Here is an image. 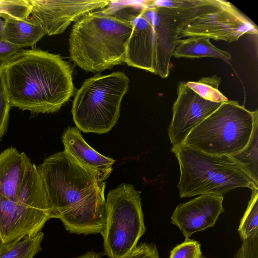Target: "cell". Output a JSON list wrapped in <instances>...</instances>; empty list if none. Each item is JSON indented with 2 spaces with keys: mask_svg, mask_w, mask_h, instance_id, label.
Here are the masks:
<instances>
[{
  "mask_svg": "<svg viewBox=\"0 0 258 258\" xmlns=\"http://www.w3.org/2000/svg\"><path fill=\"white\" fill-rule=\"evenodd\" d=\"M54 218L76 234H102L106 224V182L60 151L37 166Z\"/></svg>",
  "mask_w": 258,
  "mask_h": 258,
  "instance_id": "obj_1",
  "label": "cell"
},
{
  "mask_svg": "<svg viewBox=\"0 0 258 258\" xmlns=\"http://www.w3.org/2000/svg\"><path fill=\"white\" fill-rule=\"evenodd\" d=\"M72 72L59 54L22 48L0 66V83L11 106L54 113L74 94Z\"/></svg>",
  "mask_w": 258,
  "mask_h": 258,
  "instance_id": "obj_2",
  "label": "cell"
},
{
  "mask_svg": "<svg viewBox=\"0 0 258 258\" xmlns=\"http://www.w3.org/2000/svg\"><path fill=\"white\" fill-rule=\"evenodd\" d=\"M143 1H110L73 25L69 38L71 60L87 72H100L125 62L133 22Z\"/></svg>",
  "mask_w": 258,
  "mask_h": 258,
  "instance_id": "obj_3",
  "label": "cell"
},
{
  "mask_svg": "<svg viewBox=\"0 0 258 258\" xmlns=\"http://www.w3.org/2000/svg\"><path fill=\"white\" fill-rule=\"evenodd\" d=\"M171 152L179 163L177 186L181 198L224 196L238 187L258 190V185L229 156L207 154L183 144L172 147Z\"/></svg>",
  "mask_w": 258,
  "mask_h": 258,
  "instance_id": "obj_4",
  "label": "cell"
},
{
  "mask_svg": "<svg viewBox=\"0 0 258 258\" xmlns=\"http://www.w3.org/2000/svg\"><path fill=\"white\" fill-rule=\"evenodd\" d=\"M257 121V109L250 111L228 100L195 127L182 144L211 155H233L247 146Z\"/></svg>",
  "mask_w": 258,
  "mask_h": 258,
  "instance_id": "obj_5",
  "label": "cell"
},
{
  "mask_svg": "<svg viewBox=\"0 0 258 258\" xmlns=\"http://www.w3.org/2000/svg\"><path fill=\"white\" fill-rule=\"evenodd\" d=\"M130 80L125 73L97 74L86 79L77 91L72 113L77 127L83 133H108L120 116L122 99Z\"/></svg>",
  "mask_w": 258,
  "mask_h": 258,
  "instance_id": "obj_6",
  "label": "cell"
},
{
  "mask_svg": "<svg viewBox=\"0 0 258 258\" xmlns=\"http://www.w3.org/2000/svg\"><path fill=\"white\" fill-rule=\"evenodd\" d=\"M140 194L133 185L125 183L107 194L106 224L101 235L105 254L110 258L126 255L146 231Z\"/></svg>",
  "mask_w": 258,
  "mask_h": 258,
  "instance_id": "obj_7",
  "label": "cell"
},
{
  "mask_svg": "<svg viewBox=\"0 0 258 258\" xmlns=\"http://www.w3.org/2000/svg\"><path fill=\"white\" fill-rule=\"evenodd\" d=\"M245 34L257 35V26L226 1L219 10L197 18L184 28L179 37L202 36L231 43Z\"/></svg>",
  "mask_w": 258,
  "mask_h": 258,
  "instance_id": "obj_8",
  "label": "cell"
},
{
  "mask_svg": "<svg viewBox=\"0 0 258 258\" xmlns=\"http://www.w3.org/2000/svg\"><path fill=\"white\" fill-rule=\"evenodd\" d=\"M32 19L46 34L63 33L72 22L108 6L107 0H28Z\"/></svg>",
  "mask_w": 258,
  "mask_h": 258,
  "instance_id": "obj_9",
  "label": "cell"
},
{
  "mask_svg": "<svg viewBox=\"0 0 258 258\" xmlns=\"http://www.w3.org/2000/svg\"><path fill=\"white\" fill-rule=\"evenodd\" d=\"M222 103L202 98L180 81L172 107V117L168 135L172 147L182 144L190 132L218 108Z\"/></svg>",
  "mask_w": 258,
  "mask_h": 258,
  "instance_id": "obj_10",
  "label": "cell"
},
{
  "mask_svg": "<svg viewBox=\"0 0 258 258\" xmlns=\"http://www.w3.org/2000/svg\"><path fill=\"white\" fill-rule=\"evenodd\" d=\"M51 214L0 195V241L5 244L40 232Z\"/></svg>",
  "mask_w": 258,
  "mask_h": 258,
  "instance_id": "obj_11",
  "label": "cell"
},
{
  "mask_svg": "<svg viewBox=\"0 0 258 258\" xmlns=\"http://www.w3.org/2000/svg\"><path fill=\"white\" fill-rule=\"evenodd\" d=\"M223 196L202 195L178 205L171 217V223L177 226L185 237L213 227L224 212Z\"/></svg>",
  "mask_w": 258,
  "mask_h": 258,
  "instance_id": "obj_12",
  "label": "cell"
},
{
  "mask_svg": "<svg viewBox=\"0 0 258 258\" xmlns=\"http://www.w3.org/2000/svg\"><path fill=\"white\" fill-rule=\"evenodd\" d=\"M156 50V40L153 26L141 10L133 22L125 62L129 66L155 74Z\"/></svg>",
  "mask_w": 258,
  "mask_h": 258,
  "instance_id": "obj_13",
  "label": "cell"
},
{
  "mask_svg": "<svg viewBox=\"0 0 258 258\" xmlns=\"http://www.w3.org/2000/svg\"><path fill=\"white\" fill-rule=\"evenodd\" d=\"M64 150L79 165L105 181L111 173L115 161L93 149L85 141L77 127H67L62 135Z\"/></svg>",
  "mask_w": 258,
  "mask_h": 258,
  "instance_id": "obj_14",
  "label": "cell"
},
{
  "mask_svg": "<svg viewBox=\"0 0 258 258\" xmlns=\"http://www.w3.org/2000/svg\"><path fill=\"white\" fill-rule=\"evenodd\" d=\"M30 159L11 147L0 154V195L19 201V194Z\"/></svg>",
  "mask_w": 258,
  "mask_h": 258,
  "instance_id": "obj_15",
  "label": "cell"
},
{
  "mask_svg": "<svg viewBox=\"0 0 258 258\" xmlns=\"http://www.w3.org/2000/svg\"><path fill=\"white\" fill-rule=\"evenodd\" d=\"M19 201L51 215L54 218L42 178L31 162L26 170L19 194Z\"/></svg>",
  "mask_w": 258,
  "mask_h": 258,
  "instance_id": "obj_16",
  "label": "cell"
},
{
  "mask_svg": "<svg viewBox=\"0 0 258 258\" xmlns=\"http://www.w3.org/2000/svg\"><path fill=\"white\" fill-rule=\"evenodd\" d=\"M173 56L189 58L214 57L221 59L231 66L230 53L217 48L210 42L209 38L202 36H191L180 39Z\"/></svg>",
  "mask_w": 258,
  "mask_h": 258,
  "instance_id": "obj_17",
  "label": "cell"
},
{
  "mask_svg": "<svg viewBox=\"0 0 258 258\" xmlns=\"http://www.w3.org/2000/svg\"><path fill=\"white\" fill-rule=\"evenodd\" d=\"M4 24L5 32L3 39L22 48L34 46L46 35L31 17L25 20H6Z\"/></svg>",
  "mask_w": 258,
  "mask_h": 258,
  "instance_id": "obj_18",
  "label": "cell"
},
{
  "mask_svg": "<svg viewBox=\"0 0 258 258\" xmlns=\"http://www.w3.org/2000/svg\"><path fill=\"white\" fill-rule=\"evenodd\" d=\"M43 232L24 237L0 246V258H33L42 250Z\"/></svg>",
  "mask_w": 258,
  "mask_h": 258,
  "instance_id": "obj_19",
  "label": "cell"
},
{
  "mask_svg": "<svg viewBox=\"0 0 258 258\" xmlns=\"http://www.w3.org/2000/svg\"><path fill=\"white\" fill-rule=\"evenodd\" d=\"M229 156L258 185V121L247 146L238 153Z\"/></svg>",
  "mask_w": 258,
  "mask_h": 258,
  "instance_id": "obj_20",
  "label": "cell"
},
{
  "mask_svg": "<svg viewBox=\"0 0 258 258\" xmlns=\"http://www.w3.org/2000/svg\"><path fill=\"white\" fill-rule=\"evenodd\" d=\"M221 82V77L213 75L203 77L196 82H187L186 84L192 91L204 99L214 102L223 103L227 101L228 99L219 90Z\"/></svg>",
  "mask_w": 258,
  "mask_h": 258,
  "instance_id": "obj_21",
  "label": "cell"
},
{
  "mask_svg": "<svg viewBox=\"0 0 258 258\" xmlns=\"http://www.w3.org/2000/svg\"><path fill=\"white\" fill-rule=\"evenodd\" d=\"M251 190L250 199L238 229L242 241L258 236V190Z\"/></svg>",
  "mask_w": 258,
  "mask_h": 258,
  "instance_id": "obj_22",
  "label": "cell"
},
{
  "mask_svg": "<svg viewBox=\"0 0 258 258\" xmlns=\"http://www.w3.org/2000/svg\"><path fill=\"white\" fill-rule=\"evenodd\" d=\"M30 13L28 0H0V17L4 20L27 19Z\"/></svg>",
  "mask_w": 258,
  "mask_h": 258,
  "instance_id": "obj_23",
  "label": "cell"
},
{
  "mask_svg": "<svg viewBox=\"0 0 258 258\" xmlns=\"http://www.w3.org/2000/svg\"><path fill=\"white\" fill-rule=\"evenodd\" d=\"M200 243L189 238L176 245L170 251L169 258H201Z\"/></svg>",
  "mask_w": 258,
  "mask_h": 258,
  "instance_id": "obj_24",
  "label": "cell"
},
{
  "mask_svg": "<svg viewBox=\"0 0 258 258\" xmlns=\"http://www.w3.org/2000/svg\"><path fill=\"white\" fill-rule=\"evenodd\" d=\"M11 106L9 100L0 83V141L8 128Z\"/></svg>",
  "mask_w": 258,
  "mask_h": 258,
  "instance_id": "obj_25",
  "label": "cell"
},
{
  "mask_svg": "<svg viewBox=\"0 0 258 258\" xmlns=\"http://www.w3.org/2000/svg\"><path fill=\"white\" fill-rule=\"evenodd\" d=\"M122 258H159V253L154 244L141 243Z\"/></svg>",
  "mask_w": 258,
  "mask_h": 258,
  "instance_id": "obj_26",
  "label": "cell"
},
{
  "mask_svg": "<svg viewBox=\"0 0 258 258\" xmlns=\"http://www.w3.org/2000/svg\"><path fill=\"white\" fill-rule=\"evenodd\" d=\"M233 258H258V236L242 241Z\"/></svg>",
  "mask_w": 258,
  "mask_h": 258,
  "instance_id": "obj_27",
  "label": "cell"
},
{
  "mask_svg": "<svg viewBox=\"0 0 258 258\" xmlns=\"http://www.w3.org/2000/svg\"><path fill=\"white\" fill-rule=\"evenodd\" d=\"M21 49L22 48L20 47L13 45L3 39H1L0 66Z\"/></svg>",
  "mask_w": 258,
  "mask_h": 258,
  "instance_id": "obj_28",
  "label": "cell"
},
{
  "mask_svg": "<svg viewBox=\"0 0 258 258\" xmlns=\"http://www.w3.org/2000/svg\"><path fill=\"white\" fill-rule=\"evenodd\" d=\"M76 258H101L100 254L89 251L85 254Z\"/></svg>",
  "mask_w": 258,
  "mask_h": 258,
  "instance_id": "obj_29",
  "label": "cell"
},
{
  "mask_svg": "<svg viewBox=\"0 0 258 258\" xmlns=\"http://www.w3.org/2000/svg\"><path fill=\"white\" fill-rule=\"evenodd\" d=\"M5 32L4 20L0 17V39H3Z\"/></svg>",
  "mask_w": 258,
  "mask_h": 258,
  "instance_id": "obj_30",
  "label": "cell"
},
{
  "mask_svg": "<svg viewBox=\"0 0 258 258\" xmlns=\"http://www.w3.org/2000/svg\"><path fill=\"white\" fill-rule=\"evenodd\" d=\"M201 258H207V257H205L204 256H202Z\"/></svg>",
  "mask_w": 258,
  "mask_h": 258,
  "instance_id": "obj_31",
  "label": "cell"
},
{
  "mask_svg": "<svg viewBox=\"0 0 258 258\" xmlns=\"http://www.w3.org/2000/svg\"><path fill=\"white\" fill-rule=\"evenodd\" d=\"M1 241H0V246H1Z\"/></svg>",
  "mask_w": 258,
  "mask_h": 258,
  "instance_id": "obj_32",
  "label": "cell"
}]
</instances>
